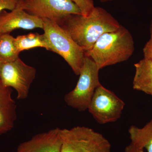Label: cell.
Here are the masks:
<instances>
[{"instance_id":"cell-9","label":"cell","mask_w":152,"mask_h":152,"mask_svg":"<svg viewBox=\"0 0 152 152\" xmlns=\"http://www.w3.org/2000/svg\"><path fill=\"white\" fill-rule=\"evenodd\" d=\"M43 28V19L28 13L21 9L0 13V33L10 34L18 28L31 30Z\"/></svg>"},{"instance_id":"cell-10","label":"cell","mask_w":152,"mask_h":152,"mask_svg":"<svg viewBox=\"0 0 152 152\" xmlns=\"http://www.w3.org/2000/svg\"><path fill=\"white\" fill-rule=\"evenodd\" d=\"M60 129L55 128L33 136L19 145L16 152H61Z\"/></svg>"},{"instance_id":"cell-11","label":"cell","mask_w":152,"mask_h":152,"mask_svg":"<svg viewBox=\"0 0 152 152\" xmlns=\"http://www.w3.org/2000/svg\"><path fill=\"white\" fill-rule=\"evenodd\" d=\"M134 66L133 88L152 96V61L144 58Z\"/></svg>"},{"instance_id":"cell-1","label":"cell","mask_w":152,"mask_h":152,"mask_svg":"<svg viewBox=\"0 0 152 152\" xmlns=\"http://www.w3.org/2000/svg\"><path fill=\"white\" fill-rule=\"evenodd\" d=\"M56 23L85 52L91 50L101 36L121 26L104 9L95 7L88 16L71 15Z\"/></svg>"},{"instance_id":"cell-5","label":"cell","mask_w":152,"mask_h":152,"mask_svg":"<svg viewBox=\"0 0 152 152\" xmlns=\"http://www.w3.org/2000/svg\"><path fill=\"white\" fill-rule=\"evenodd\" d=\"M99 70L92 59L85 56L77 85L64 98L68 106L80 112L88 110L95 90L101 84Z\"/></svg>"},{"instance_id":"cell-17","label":"cell","mask_w":152,"mask_h":152,"mask_svg":"<svg viewBox=\"0 0 152 152\" xmlns=\"http://www.w3.org/2000/svg\"><path fill=\"white\" fill-rule=\"evenodd\" d=\"M78 7L82 15L85 16L89 15L94 8L93 0H72Z\"/></svg>"},{"instance_id":"cell-6","label":"cell","mask_w":152,"mask_h":152,"mask_svg":"<svg viewBox=\"0 0 152 152\" xmlns=\"http://www.w3.org/2000/svg\"><path fill=\"white\" fill-rule=\"evenodd\" d=\"M125 103L102 85L96 88L89 106V112L100 124L115 122L121 116Z\"/></svg>"},{"instance_id":"cell-3","label":"cell","mask_w":152,"mask_h":152,"mask_svg":"<svg viewBox=\"0 0 152 152\" xmlns=\"http://www.w3.org/2000/svg\"><path fill=\"white\" fill-rule=\"evenodd\" d=\"M43 21L44 35L48 50L61 56L75 75H79L83 64L85 51L56 22L48 19Z\"/></svg>"},{"instance_id":"cell-21","label":"cell","mask_w":152,"mask_h":152,"mask_svg":"<svg viewBox=\"0 0 152 152\" xmlns=\"http://www.w3.org/2000/svg\"><path fill=\"white\" fill-rule=\"evenodd\" d=\"M150 34H151V39H152V21L150 25Z\"/></svg>"},{"instance_id":"cell-7","label":"cell","mask_w":152,"mask_h":152,"mask_svg":"<svg viewBox=\"0 0 152 152\" xmlns=\"http://www.w3.org/2000/svg\"><path fill=\"white\" fill-rule=\"evenodd\" d=\"M36 72L34 68L28 65L19 58L14 61L2 63L0 82L4 86L12 87L16 91L18 99H25L28 96Z\"/></svg>"},{"instance_id":"cell-13","label":"cell","mask_w":152,"mask_h":152,"mask_svg":"<svg viewBox=\"0 0 152 152\" xmlns=\"http://www.w3.org/2000/svg\"><path fill=\"white\" fill-rule=\"evenodd\" d=\"M15 44L19 53L25 50L36 48H43L48 50L45 38L43 34L30 33L15 38Z\"/></svg>"},{"instance_id":"cell-20","label":"cell","mask_w":152,"mask_h":152,"mask_svg":"<svg viewBox=\"0 0 152 152\" xmlns=\"http://www.w3.org/2000/svg\"><path fill=\"white\" fill-rule=\"evenodd\" d=\"M124 152H145L144 150L138 148L134 146L132 144H130L126 147Z\"/></svg>"},{"instance_id":"cell-4","label":"cell","mask_w":152,"mask_h":152,"mask_svg":"<svg viewBox=\"0 0 152 152\" xmlns=\"http://www.w3.org/2000/svg\"><path fill=\"white\" fill-rule=\"evenodd\" d=\"M61 152H111L109 141L91 128L77 126L60 129Z\"/></svg>"},{"instance_id":"cell-8","label":"cell","mask_w":152,"mask_h":152,"mask_svg":"<svg viewBox=\"0 0 152 152\" xmlns=\"http://www.w3.org/2000/svg\"><path fill=\"white\" fill-rule=\"evenodd\" d=\"M42 19L57 23L71 15H82L72 0H21L18 8Z\"/></svg>"},{"instance_id":"cell-24","label":"cell","mask_w":152,"mask_h":152,"mask_svg":"<svg viewBox=\"0 0 152 152\" xmlns=\"http://www.w3.org/2000/svg\"><path fill=\"white\" fill-rule=\"evenodd\" d=\"M1 33H0V36H1Z\"/></svg>"},{"instance_id":"cell-12","label":"cell","mask_w":152,"mask_h":152,"mask_svg":"<svg viewBox=\"0 0 152 152\" xmlns=\"http://www.w3.org/2000/svg\"><path fill=\"white\" fill-rule=\"evenodd\" d=\"M131 144L148 152H152V119L143 127L131 126L129 129Z\"/></svg>"},{"instance_id":"cell-2","label":"cell","mask_w":152,"mask_h":152,"mask_svg":"<svg viewBox=\"0 0 152 152\" xmlns=\"http://www.w3.org/2000/svg\"><path fill=\"white\" fill-rule=\"evenodd\" d=\"M134 50L132 36L121 25L115 31L101 36L91 50L85 52V55L92 59L101 69L127 61Z\"/></svg>"},{"instance_id":"cell-16","label":"cell","mask_w":152,"mask_h":152,"mask_svg":"<svg viewBox=\"0 0 152 152\" xmlns=\"http://www.w3.org/2000/svg\"><path fill=\"white\" fill-rule=\"evenodd\" d=\"M11 88L4 86L0 82V108L15 103L12 97Z\"/></svg>"},{"instance_id":"cell-14","label":"cell","mask_w":152,"mask_h":152,"mask_svg":"<svg viewBox=\"0 0 152 152\" xmlns=\"http://www.w3.org/2000/svg\"><path fill=\"white\" fill-rule=\"evenodd\" d=\"M20 53L15 44V38L10 34L0 36V61L11 62L18 58Z\"/></svg>"},{"instance_id":"cell-23","label":"cell","mask_w":152,"mask_h":152,"mask_svg":"<svg viewBox=\"0 0 152 152\" xmlns=\"http://www.w3.org/2000/svg\"><path fill=\"white\" fill-rule=\"evenodd\" d=\"M2 64V63L1 62V61H0V68H1V65Z\"/></svg>"},{"instance_id":"cell-22","label":"cell","mask_w":152,"mask_h":152,"mask_svg":"<svg viewBox=\"0 0 152 152\" xmlns=\"http://www.w3.org/2000/svg\"><path fill=\"white\" fill-rule=\"evenodd\" d=\"M101 2L105 3L107 2L112 1H115V0H99Z\"/></svg>"},{"instance_id":"cell-19","label":"cell","mask_w":152,"mask_h":152,"mask_svg":"<svg viewBox=\"0 0 152 152\" xmlns=\"http://www.w3.org/2000/svg\"><path fill=\"white\" fill-rule=\"evenodd\" d=\"M144 58L152 61V39H150L145 45L143 49Z\"/></svg>"},{"instance_id":"cell-18","label":"cell","mask_w":152,"mask_h":152,"mask_svg":"<svg viewBox=\"0 0 152 152\" xmlns=\"http://www.w3.org/2000/svg\"><path fill=\"white\" fill-rule=\"evenodd\" d=\"M21 0H0V13L5 10L13 11L18 8Z\"/></svg>"},{"instance_id":"cell-15","label":"cell","mask_w":152,"mask_h":152,"mask_svg":"<svg viewBox=\"0 0 152 152\" xmlns=\"http://www.w3.org/2000/svg\"><path fill=\"white\" fill-rule=\"evenodd\" d=\"M15 103L0 108V134L10 130L16 119Z\"/></svg>"}]
</instances>
